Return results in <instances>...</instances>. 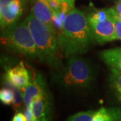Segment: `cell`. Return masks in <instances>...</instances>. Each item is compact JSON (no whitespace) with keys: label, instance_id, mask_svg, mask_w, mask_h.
Returning a JSON list of instances; mask_svg holds the SVG:
<instances>
[{"label":"cell","instance_id":"obj_1","mask_svg":"<svg viewBox=\"0 0 121 121\" xmlns=\"http://www.w3.org/2000/svg\"><path fill=\"white\" fill-rule=\"evenodd\" d=\"M58 39L66 57L85 53L94 41L87 16L78 9H71L65 17Z\"/></svg>","mask_w":121,"mask_h":121},{"label":"cell","instance_id":"obj_2","mask_svg":"<svg viewBox=\"0 0 121 121\" xmlns=\"http://www.w3.org/2000/svg\"><path fill=\"white\" fill-rule=\"evenodd\" d=\"M25 19L36 44L39 59L54 67L58 66L60 47L56 30L40 21L31 12Z\"/></svg>","mask_w":121,"mask_h":121},{"label":"cell","instance_id":"obj_3","mask_svg":"<svg viewBox=\"0 0 121 121\" xmlns=\"http://www.w3.org/2000/svg\"><path fill=\"white\" fill-rule=\"evenodd\" d=\"M1 43L14 52L30 59L39 58V53L26 19L3 30Z\"/></svg>","mask_w":121,"mask_h":121},{"label":"cell","instance_id":"obj_4","mask_svg":"<svg viewBox=\"0 0 121 121\" xmlns=\"http://www.w3.org/2000/svg\"><path fill=\"white\" fill-rule=\"evenodd\" d=\"M63 85L68 87H89L94 79V71L88 60L74 55L69 57L67 65L59 77Z\"/></svg>","mask_w":121,"mask_h":121},{"label":"cell","instance_id":"obj_5","mask_svg":"<svg viewBox=\"0 0 121 121\" xmlns=\"http://www.w3.org/2000/svg\"><path fill=\"white\" fill-rule=\"evenodd\" d=\"M28 0H0V25L4 30L17 22L24 12Z\"/></svg>","mask_w":121,"mask_h":121},{"label":"cell","instance_id":"obj_6","mask_svg":"<svg viewBox=\"0 0 121 121\" xmlns=\"http://www.w3.org/2000/svg\"><path fill=\"white\" fill-rule=\"evenodd\" d=\"M90 26L94 40L98 43H106L118 39L112 17V13L111 17L106 21L90 24Z\"/></svg>","mask_w":121,"mask_h":121},{"label":"cell","instance_id":"obj_7","mask_svg":"<svg viewBox=\"0 0 121 121\" xmlns=\"http://www.w3.org/2000/svg\"><path fill=\"white\" fill-rule=\"evenodd\" d=\"M47 91L46 82L41 73H38L34 79L22 91L23 102L26 108L31 106L32 102Z\"/></svg>","mask_w":121,"mask_h":121},{"label":"cell","instance_id":"obj_8","mask_svg":"<svg viewBox=\"0 0 121 121\" xmlns=\"http://www.w3.org/2000/svg\"><path fill=\"white\" fill-rule=\"evenodd\" d=\"M5 81L23 91L30 82V74L24 63L20 62L12 68L7 69L5 73Z\"/></svg>","mask_w":121,"mask_h":121},{"label":"cell","instance_id":"obj_9","mask_svg":"<svg viewBox=\"0 0 121 121\" xmlns=\"http://www.w3.org/2000/svg\"><path fill=\"white\" fill-rule=\"evenodd\" d=\"M31 108L35 121H51V103L47 92L34 100Z\"/></svg>","mask_w":121,"mask_h":121},{"label":"cell","instance_id":"obj_10","mask_svg":"<svg viewBox=\"0 0 121 121\" xmlns=\"http://www.w3.org/2000/svg\"><path fill=\"white\" fill-rule=\"evenodd\" d=\"M30 12L40 21L55 29L53 23V12L47 3L41 0H35Z\"/></svg>","mask_w":121,"mask_h":121},{"label":"cell","instance_id":"obj_11","mask_svg":"<svg viewBox=\"0 0 121 121\" xmlns=\"http://www.w3.org/2000/svg\"><path fill=\"white\" fill-rule=\"evenodd\" d=\"M100 57L110 68L121 73V47L105 50L99 53Z\"/></svg>","mask_w":121,"mask_h":121},{"label":"cell","instance_id":"obj_12","mask_svg":"<svg viewBox=\"0 0 121 121\" xmlns=\"http://www.w3.org/2000/svg\"><path fill=\"white\" fill-rule=\"evenodd\" d=\"M111 17L110 8L97 9L87 16L88 21L90 24H95L104 22Z\"/></svg>","mask_w":121,"mask_h":121},{"label":"cell","instance_id":"obj_13","mask_svg":"<svg viewBox=\"0 0 121 121\" xmlns=\"http://www.w3.org/2000/svg\"><path fill=\"white\" fill-rule=\"evenodd\" d=\"M109 81L117 97L121 100V73L118 70L110 68Z\"/></svg>","mask_w":121,"mask_h":121},{"label":"cell","instance_id":"obj_14","mask_svg":"<svg viewBox=\"0 0 121 121\" xmlns=\"http://www.w3.org/2000/svg\"><path fill=\"white\" fill-rule=\"evenodd\" d=\"M5 85L9 87H5L0 91L1 101L6 105L13 104L15 102V92L12 85L5 81Z\"/></svg>","mask_w":121,"mask_h":121},{"label":"cell","instance_id":"obj_15","mask_svg":"<svg viewBox=\"0 0 121 121\" xmlns=\"http://www.w3.org/2000/svg\"><path fill=\"white\" fill-rule=\"evenodd\" d=\"M110 9H111L112 17L113 20H114L118 39L121 40V20L118 16V14L117 12V11L114 9V8H110Z\"/></svg>","mask_w":121,"mask_h":121},{"label":"cell","instance_id":"obj_16","mask_svg":"<svg viewBox=\"0 0 121 121\" xmlns=\"http://www.w3.org/2000/svg\"><path fill=\"white\" fill-rule=\"evenodd\" d=\"M24 114L26 117L27 121H35V118H34V116L32 114L31 106L29 108H26L25 110H24Z\"/></svg>","mask_w":121,"mask_h":121},{"label":"cell","instance_id":"obj_17","mask_svg":"<svg viewBox=\"0 0 121 121\" xmlns=\"http://www.w3.org/2000/svg\"><path fill=\"white\" fill-rule=\"evenodd\" d=\"M12 121H27V119L24 114L22 112H17L13 116Z\"/></svg>","mask_w":121,"mask_h":121},{"label":"cell","instance_id":"obj_18","mask_svg":"<svg viewBox=\"0 0 121 121\" xmlns=\"http://www.w3.org/2000/svg\"><path fill=\"white\" fill-rule=\"evenodd\" d=\"M114 8L117 11V13L121 14V1H120V0L117 1L115 4V6Z\"/></svg>","mask_w":121,"mask_h":121},{"label":"cell","instance_id":"obj_19","mask_svg":"<svg viewBox=\"0 0 121 121\" xmlns=\"http://www.w3.org/2000/svg\"><path fill=\"white\" fill-rule=\"evenodd\" d=\"M63 1L66 2V3H67L71 8H74V4H75V0H63Z\"/></svg>","mask_w":121,"mask_h":121},{"label":"cell","instance_id":"obj_20","mask_svg":"<svg viewBox=\"0 0 121 121\" xmlns=\"http://www.w3.org/2000/svg\"><path fill=\"white\" fill-rule=\"evenodd\" d=\"M41 1H43L44 2L47 3L48 1H51V0H41ZM55 1H59V2H62V1H63V0H55Z\"/></svg>","mask_w":121,"mask_h":121},{"label":"cell","instance_id":"obj_21","mask_svg":"<svg viewBox=\"0 0 121 121\" xmlns=\"http://www.w3.org/2000/svg\"><path fill=\"white\" fill-rule=\"evenodd\" d=\"M118 16H119V17H120V19L121 20V14H119V13H118Z\"/></svg>","mask_w":121,"mask_h":121},{"label":"cell","instance_id":"obj_22","mask_svg":"<svg viewBox=\"0 0 121 121\" xmlns=\"http://www.w3.org/2000/svg\"><path fill=\"white\" fill-rule=\"evenodd\" d=\"M120 1H121V0H120Z\"/></svg>","mask_w":121,"mask_h":121}]
</instances>
